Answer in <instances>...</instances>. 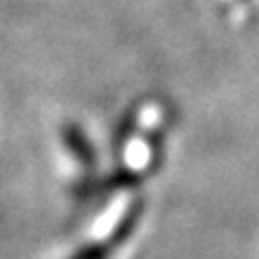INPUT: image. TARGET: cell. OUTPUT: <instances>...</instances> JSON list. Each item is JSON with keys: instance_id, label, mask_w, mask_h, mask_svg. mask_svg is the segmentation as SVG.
<instances>
[{"instance_id": "6da1fadb", "label": "cell", "mask_w": 259, "mask_h": 259, "mask_svg": "<svg viewBox=\"0 0 259 259\" xmlns=\"http://www.w3.org/2000/svg\"><path fill=\"white\" fill-rule=\"evenodd\" d=\"M63 142H65V147H67V151L79 161L82 168L92 170V168L96 166V151H94L87 132H84L77 122H70V125L63 127Z\"/></svg>"}, {"instance_id": "7a4b0ae2", "label": "cell", "mask_w": 259, "mask_h": 259, "mask_svg": "<svg viewBox=\"0 0 259 259\" xmlns=\"http://www.w3.org/2000/svg\"><path fill=\"white\" fill-rule=\"evenodd\" d=\"M132 231H135V228H132V223H130V221H120V226L113 231V235L108 238V240L87 245V247H82V250L74 252L70 259H106L113 250H115V247H118V245H120L122 240H125V238H127Z\"/></svg>"}]
</instances>
